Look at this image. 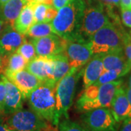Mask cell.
<instances>
[{"label": "cell", "instance_id": "28", "mask_svg": "<svg viewBox=\"0 0 131 131\" xmlns=\"http://www.w3.org/2000/svg\"><path fill=\"white\" fill-rule=\"evenodd\" d=\"M121 17L123 24L131 28V8L121 9Z\"/></svg>", "mask_w": 131, "mask_h": 131}, {"label": "cell", "instance_id": "3", "mask_svg": "<svg viewBox=\"0 0 131 131\" xmlns=\"http://www.w3.org/2000/svg\"><path fill=\"white\" fill-rule=\"evenodd\" d=\"M125 34L119 23L106 24L95 33L88 42L93 55L122 51Z\"/></svg>", "mask_w": 131, "mask_h": 131}, {"label": "cell", "instance_id": "35", "mask_svg": "<svg viewBox=\"0 0 131 131\" xmlns=\"http://www.w3.org/2000/svg\"><path fill=\"white\" fill-rule=\"evenodd\" d=\"M5 26H6V25L0 19V35L2 34V31H4V29H5Z\"/></svg>", "mask_w": 131, "mask_h": 131}, {"label": "cell", "instance_id": "36", "mask_svg": "<svg viewBox=\"0 0 131 131\" xmlns=\"http://www.w3.org/2000/svg\"><path fill=\"white\" fill-rule=\"evenodd\" d=\"M113 2V5L116 7H119V3H120V0H112Z\"/></svg>", "mask_w": 131, "mask_h": 131}, {"label": "cell", "instance_id": "20", "mask_svg": "<svg viewBox=\"0 0 131 131\" xmlns=\"http://www.w3.org/2000/svg\"><path fill=\"white\" fill-rule=\"evenodd\" d=\"M52 34H56L54 33L50 23L42 22L33 24L28 30L26 36L31 39H37Z\"/></svg>", "mask_w": 131, "mask_h": 131}, {"label": "cell", "instance_id": "21", "mask_svg": "<svg viewBox=\"0 0 131 131\" xmlns=\"http://www.w3.org/2000/svg\"><path fill=\"white\" fill-rule=\"evenodd\" d=\"M27 61L24 59L17 52H15L9 58L6 62V66L3 73L5 72H17L19 71L25 69L27 66Z\"/></svg>", "mask_w": 131, "mask_h": 131}, {"label": "cell", "instance_id": "22", "mask_svg": "<svg viewBox=\"0 0 131 131\" xmlns=\"http://www.w3.org/2000/svg\"><path fill=\"white\" fill-rule=\"evenodd\" d=\"M16 52L19 53L21 56L24 58L27 63L35 58L37 56V53L35 51V48L34 47L31 41H27L25 42L18 48Z\"/></svg>", "mask_w": 131, "mask_h": 131}, {"label": "cell", "instance_id": "8", "mask_svg": "<svg viewBox=\"0 0 131 131\" xmlns=\"http://www.w3.org/2000/svg\"><path fill=\"white\" fill-rule=\"evenodd\" d=\"M64 54L70 69L81 70L93 56L88 42L67 41Z\"/></svg>", "mask_w": 131, "mask_h": 131}, {"label": "cell", "instance_id": "30", "mask_svg": "<svg viewBox=\"0 0 131 131\" xmlns=\"http://www.w3.org/2000/svg\"><path fill=\"white\" fill-rule=\"evenodd\" d=\"M118 131H131L130 118H127L124 121H122V125Z\"/></svg>", "mask_w": 131, "mask_h": 131}, {"label": "cell", "instance_id": "34", "mask_svg": "<svg viewBox=\"0 0 131 131\" xmlns=\"http://www.w3.org/2000/svg\"><path fill=\"white\" fill-rule=\"evenodd\" d=\"M5 68V62L3 60V58L2 56V55L0 54V73L2 71H3Z\"/></svg>", "mask_w": 131, "mask_h": 131}, {"label": "cell", "instance_id": "23", "mask_svg": "<svg viewBox=\"0 0 131 131\" xmlns=\"http://www.w3.org/2000/svg\"><path fill=\"white\" fill-rule=\"evenodd\" d=\"M125 74L118 71L114 70H108L104 71L103 74L100 76V77L98 78V80L94 83L95 84H103L106 83H108L111 82H114L115 80H118L119 78L124 77Z\"/></svg>", "mask_w": 131, "mask_h": 131}, {"label": "cell", "instance_id": "44", "mask_svg": "<svg viewBox=\"0 0 131 131\" xmlns=\"http://www.w3.org/2000/svg\"><path fill=\"white\" fill-rule=\"evenodd\" d=\"M42 131H44V130H42Z\"/></svg>", "mask_w": 131, "mask_h": 131}, {"label": "cell", "instance_id": "31", "mask_svg": "<svg viewBox=\"0 0 131 131\" xmlns=\"http://www.w3.org/2000/svg\"><path fill=\"white\" fill-rule=\"evenodd\" d=\"M70 1L71 0H52V6L58 10L68 4Z\"/></svg>", "mask_w": 131, "mask_h": 131}, {"label": "cell", "instance_id": "19", "mask_svg": "<svg viewBox=\"0 0 131 131\" xmlns=\"http://www.w3.org/2000/svg\"><path fill=\"white\" fill-rule=\"evenodd\" d=\"M51 58L54 62V74L52 81L57 84V82L69 71L70 67L64 52L51 56Z\"/></svg>", "mask_w": 131, "mask_h": 131}, {"label": "cell", "instance_id": "40", "mask_svg": "<svg viewBox=\"0 0 131 131\" xmlns=\"http://www.w3.org/2000/svg\"><path fill=\"white\" fill-rule=\"evenodd\" d=\"M128 83H129V84H128V87L131 88V76L130 77V80H129V82H128Z\"/></svg>", "mask_w": 131, "mask_h": 131}, {"label": "cell", "instance_id": "27", "mask_svg": "<svg viewBox=\"0 0 131 131\" xmlns=\"http://www.w3.org/2000/svg\"><path fill=\"white\" fill-rule=\"evenodd\" d=\"M123 51L127 58L131 62V36L127 32L124 39Z\"/></svg>", "mask_w": 131, "mask_h": 131}, {"label": "cell", "instance_id": "9", "mask_svg": "<svg viewBox=\"0 0 131 131\" xmlns=\"http://www.w3.org/2000/svg\"><path fill=\"white\" fill-rule=\"evenodd\" d=\"M31 41L35 48L37 56L40 57H51L63 53L67 42L56 34L32 39Z\"/></svg>", "mask_w": 131, "mask_h": 131}, {"label": "cell", "instance_id": "43", "mask_svg": "<svg viewBox=\"0 0 131 131\" xmlns=\"http://www.w3.org/2000/svg\"><path fill=\"white\" fill-rule=\"evenodd\" d=\"M130 36H131V33H130Z\"/></svg>", "mask_w": 131, "mask_h": 131}, {"label": "cell", "instance_id": "7", "mask_svg": "<svg viewBox=\"0 0 131 131\" xmlns=\"http://www.w3.org/2000/svg\"><path fill=\"white\" fill-rule=\"evenodd\" d=\"M80 121L88 131H118L119 128L109 108H98L82 113Z\"/></svg>", "mask_w": 131, "mask_h": 131}, {"label": "cell", "instance_id": "17", "mask_svg": "<svg viewBox=\"0 0 131 131\" xmlns=\"http://www.w3.org/2000/svg\"><path fill=\"white\" fill-rule=\"evenodd\" d=\"M24 6L22 0H9L0 6V19L6 26L13 27Z\"/></svg>", "mask_w": 131, "mask_h": 131}, {"label": "cell", "instance_id": "33", "mask_svg": "<svg viewBox=\"0 0 131 131\" xmlns=\"http://www.w3.org/2000/svg\"><path fill=\"white\" fill-rule=\"evenodd\" d=\"M0 131H14L12 130L9 127L7 126V125H5L2 122H0Z\"/></svg>", "mask_w": 131, "mask_h": 131}, {"label": "cell", "instance_id": "14", "mask_svg": "<svg viewBox=\"0 0 131 131\" xmlns=\"http://www.w3.org/2000/svg\"><path fill=\"white\" fill-rule=\"evenodd\" d=\"M2 78L6 88L4 114H12L23 108L24 98L17 87L7 80L4 74H2Z\"/></svg>", "mask_w": 131, "mask_h": 131}, {"label": "cell", "instance_id": "18", "mask_svg": "<svg viewBox=\"0 0 131 131\" xmlns=\"http://www.w3.org/2000/svg\"><path fill=\"white\" fill-rule=\"evenodd\" d=\"M35 3L30 2L24 5L23 9L16 19L13 28L20 34L26 35L29 28L34 24V7Z\"/></svg>", "mask_w": 131, "mask_h": 131}, {"label": "cell", "instance_id": "4", "mask_svg": "<svg viewBox=\"0 0 131 131\" xmlns=\"http://www.w3.org/2000/svg\"><path fill=\"white\" fill-rule=\"evenodd\" d=\"M83 69H70L56 86V117L58 122L62 117L69 119L68 112L72 106L78 81L82 75Z\"/></svg>", "mask_w": 131, "mask_h": 131}, {"label": "cell", "instance_id": "1", "mask_svg": "<svg viewBox=\"0 0 131 131\" xmlns=\"http://www.w3.org/2000/svg\"><path fill=\"white\" fill-rule=\"evenodd\" d=\"M85 7V0H71L58 9L50 22L54 33L66 41L82 42L80 29Z\"/></svg>", "mask_w": 131, "mask_h": 131}, {"label": "cell", "instance_id": "41", "mask_svg": "<svg viewBox=\"0 0 131 131\" xmlns=\"http://www.w3.org/2000/svg\"><path fill=\"white\" fill-rule=\"evenodd\" d=\"M50 131H58V129H57V127H56V128H55V129H53V130H52Z\"/></svg>", "mask_w": 131, "mask_h": 131}, {"label": "cell", "instance_id": "12", "mask_svg": "<svg viewBox=\"0 0 131 131\" xmlns=\"http://www.w3.org/2000/svg\"><path fill=\"white\" fill-rule=\"evenodd\" d=\"M26 69L42 82L52 80L54 74V62L51 57L37 56L28 62Z\"/></svg>", "mask_w": 131, "mask_h": 131}, {"label": "cell", "instance_id": "26", "mask_svg": "<svg viewBox=\"0 0 131 131\" xmlns=\"http://www.w3.org/2000/svg\"><path fill=\"white\" fill-rule=\"evenodd\" d=\"M6 93L5 82L2 78V74L0 75V114L4 113L5 108V98Z\"/></svg>", "mask_w": 131, "mask_h": 131}, {"label": "cell", "instance_id": "11", "mask_svg": "<svg viewBox=\"0 0 131 131\" xmlns=\"http://www.w3.org/2000/svg\"><path fill=\"white\" fill-rule=\"evenodd\" d=\"M26 40V35L18 32L13 27L6 26L0 35V54L6 62L7 58Z\"/></svg>", "mask_w": 131, "mask_h": 131}, {"label": "cell", "instance_id": "39", "mask_svg": "<svg viewBox=\"0 0 131 131\" xmlns=\"http://www.w3.org/2000/svg\"><path fill=\"white\" fill-rule=\"evenodd\" d=\"M22 1H23V2L24 3V5H26V4L28 3V2H31V0H22Z\"/></svg>", "mask_w": 131, "mask_h": 131}, {"label": "cell", "instance_id": "15", "mask_svg": "<svg viewBox=\"0 0 131 131\" xmlns=\"http://www.w3.org/2000/svg\"><path fill=\"white\" fill-rule=\"evenodd\" d=\"M102 61L104 71H118L126 75L131 70V62L123 50L102 55Z\"/></svg>", "mask_w": 131, "mask_h": 131}, {"label": "cell", "instance_id": "5", "mask_svg": "<svg viewBox=\"0 0 131 131\" xmlns=\"http://www.w3.org/2000/svg\"><path fill=\"white\" fill-rule=\"evenodd\" d=\"M86 7L82 18L80 34L82 42H88L90 38L100 28L111 23L106 7L97 0H85Z\"/></svg>", "mask_w": 131, "mask_h": 131}, {"label": "cell", "instance_id": "13", "mask_svg": "<svg viewBox=\"0 0 131 131\" xmlns=\"http://www.w3.org/2000/svg\"><path fill=\"white\" fill-rule=\"evenodd\" d=\"M110 110L117 122L127 119L130 111V106L126 93V87L122 84L116 90L110 106Z\"/></svg>", "mask_w": 131, "mask_h": 131}, {"label": "cell", "instance_id": "37", "mask_svg": "<svg viewBox=\"0 0 131 131\" xmlns=\"http://www.w3.org/2000/svg\"><path fill=\"white\" fill-rule=\"evenodd\" d=\"M43 0H31V2H34V3H35V4H37V3H41Z\"/></svg>", "mask_w": 131, "mask_h": 131}, {"label": "cell", "instance_id": "2", "mask_svg": "<svg viewBox=\"0 0 131 131\" xmlns=\"http://www.w3.org/2000/svg\"><path fill=\"white\" fill-rule=\"evenodd\" d=\"M56 84L52 80L42 82L30 94L28 104L31 110L53 126L58 127L59 122L56 117Z\"/></svg>", "mask_w": 131, "mask_h": 131}, {"label": "cell", "instance_id": "32", "mask_svg": "<svg viewBox=\"0 0 131 131\" xmlns=\"http://www.w3.org/2000/svg\"><path fill=\"white\" fill-rule=\"evenodd\" d=\"M126 93L127 98H128V101L130 103V114H129V116L127 118H130L131 119V88L129 87H126Z\"/></svg>", "mask_w": 131, "mask_h": 131}, {"label": "cell", "instance_id": "24", "mask_svg": "<svg viewBox=\"0 0 131 131\" xmlns=\"http://www.w3.org/2000/svg\"><path fill=\"white\" fill-rule=\"evenodd\" d=\"M58 131H88L85 127L77 122L65 118L58 125Z\"/></svg>", "mask_w": 131, "mask_h": 131}, {"label": "cell", "instance_id": "42", "mask_svg": "<svg viewBox=\"0 0 131 131\" xmlns=\"http://www.w3.org/2000/svg\"><path fill=\"white\" fill-rule=\"evenodd\" d=\"M130 6H131V0H130Z\"/></svg>", "mask_w": 131, "mask_h": 131}, {"label": "cell", "instance_id": "6", "mask_svg": "<svg viewBox=\"0 0 131 131\" xmlns=\"http://www.w3.org/2000/svg\"><path fill=\"white\" fill-rule=\"evenodd\" d=\"M7 125L14 131H50L57 127L32 110L23 108L10 114Z\"/></svg>", "mask_w": 131, "mask_h": 131}, {"label": "cell", "instance_id": "16", "mask_svg": "<svg viewBox=\"0 0 131 131\" xmlns=\"http://www.w3.org/2000/svg\"><path fill=\"white\" fill-rule=\"evenodd\" d=\"M104 71L102 55H93L90 61L83 67L82 78L84 88L94 84Z\"/></svg>", "mask_w": 131, "mask_h": 131}, {"label": "cell", "instance_id": "10", "mask_svg": "<svg viewBox=\"0 0 131 131\" xmlns=\"http://www.w3.org/2000/svg\"><path fill=\"white\" fill-rule=\"evenodd\" d=\"M4 75L14 84L22 94L24 100L28 99L30 94L42 84V81L26 69L17 72H5Z\"/></svg>", "mask_w": 131, "mask_h": 131}, {"label": "cell", "instance_id": "38", "mask_svg": "<svg viewBox=\"0 0 131 131\" xmlns=\"http://www.w3.org/2000/svg\"><path fill=\"white\" fill-rule=\"evenodd\" d=\"M9 0H0V6L2 5H4L5 3H6L7 2H8Z\"/></svg>", "mask_w": 131, "mask_h": 131}, {"label": "cell", "instance_id": "25", "mask_svg": "<svg viewBox=\"0 0 131 131\" xmlns=\"http://www.w3.org/2000/svg\"><path fill=\"white\" fill-rule=\"evenodd\" d=\"M49 5L43 3H37L34 5V24L44 22L46 10Z\"/></svg>", "mask_w": 131, "mask_h": 131}, {"label": "cell", "instance_id": "29", "mask_svg": "<svg viewBox=\"0 0 131 131\" xmlns=\"http://www.w3.org/2000/svg\"><path fill=\"white\" fill-rule=\"evenodd\" d=\"M58 13V9H56L52 5H49L46 10V13H45V17L44 22L45 23H50L53 19L56 18Z\"/></svg>", "mask_w": 131, "mask_h": 131}]
</instances>
